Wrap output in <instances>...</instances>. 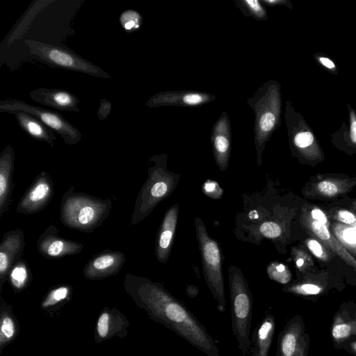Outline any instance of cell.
I'll return each mask as SVG.
<instances>
[{
  "label": "cell",
  "mask_w": 356,
  "mask_h": 356,
  "mask_svg": "<svg viewBox=\"0 0 356 356\" xmlns=\"http://www.w3.org/2000/svg\"><path fill=\"white\" fill-rule=\"evenodd\" d=\"M211 142L216 163L218 168L224 171L227 169L231 152L229 119L225 112L213 125Z\"/></svg>",
  "instance_id": "10"
},
{
  "label": "cell",
  "mask_w": 356,
  "mask_h": 356,
  "mask_svg": "<svg viewBox=\"0 0 356 356\" xmlns=\"http://www.w3.org/2000/svg\"><path fill=\"white\" fill-rule=\"evenodd\" d=\"M284 291L300 295H316L322 291V289L313 284H293L284 289Z\"/></svg>",
  "instance_id": "32"
},
{
  "label": "cell",
  "mask_w": 356,
  "mask_h": 356,
  "mask_svg": "<svg viewBox=\"0 0 356 356\" xmlns=\"http://www.w3.org/2000/svg\"><path fill=\"white\" fill-rule=\"evenodd\" d=\"M305 243L309 251L318 259L323 261H328L330 255L327 247L318 239L308 238Z\"/></svg>",
  "instance_id": "30"
},
{
  "label": "cell",
  "mask_w": 356,
  "mask_h": 356,
  "mask_svg": "<svg viewBox=\"0 0 356 356\" xmlns=\"http://www.w3.org/2000/svg\"><path fill=\"white\" fill-rule=\"evenodd\" d=\"M82 246L79 243L67 241L61 238H47L42 240L38 249L42 254L50 257H60L68 254L79 252Z\"/></svg>",
  "instance_id": "24"
},
{
  "label": "cell",
  "mask_w": 356,
  "mask_h": 356,
  "mask_svg": "<svg viewBox=\"0 0 356 356\" xmlns=\"http://www.w3.org/2000/svg\"><path fill=\"white\" fill-rule=\"evenodd\" d=\"M126 289L136 305L154 321L163 325L207 356H220L205 327L182 301L161 284L137 278Z\"/></svg>",
  "instance_id": "1"
},
{
  "label": "cell",
  "mask_w": 356,
  "mask_h": 356,
  "mask_svg": "<svg viewBox=\"0 0 356 356\" xmlns=\"http://www.w3.org/2000/svg\"><path fill=\"white\" fill-rule=\"evenodd\" d=\"M123 255L102 254L94 259L88 265L86 276L88 278L99 279L111 275L120 268Z\"/></svg>",
  "instance_id": "20"
},
{
  "label": "cell",
  "mask_w": 356,
  "mask_h": 356,
  "mask_svg": "<svg viewBox=\"0 0 356 356\" xmlns=\"http://www.w3.org/2000/svg\"><path fill=\"white\" fill-rule=\"evenodd\" d=\"M20 233L13 234L5 236L0 247V275L1 286H2L3 278L14 260L15 256L19 252L23 243V235Z\"/></svg>",
  "instance_id": "21"
},
{
  "label": "cell",
  "mask_w": 356,
  "mask_h": 356,
  "mask_svg": "<svg viewBox=\"0 0 356 356\" xmlns=\"http://www.w3.org/2000/svg\"><path fill=\"white\" fill-rule=\"evenodd\" d=\"M51 185L47 176H40L19 204L22 212H35L44 207L51 196Z\"/></svg>",
  "instance_id": "17"
},
{
  "label": "cell",
  "mask_w": 356,
  "mask_h": 356,
  "mask_svg": "<svg viewBox=\"0 0 356 356\" xmlns=\"http://www.w3.org/2000/svg\"><path fill=\"white\" fill-rule=\"evenodd\" d=\"M178 204H173L165 213L159 232L156 254L159 261L165 263L170 255L173 243L177 216Z\"/></svg>",
  "instance_id": "16"
},
{
  "label": "cell",
  "mask_w": 356,
  "mask_h": 356,
  "mask_svg": "<svg viewBox=\"0 0 356 356\" xmlns=\"http://www.w3.org/2000/svg\"><path fill=\"white\" fill-rule=\"evenodd\" d=\"M255 115L254 141L257 163L261 164V154L266 143L277 128L281 114L280 84L275 81L266 83L248 100Z\"/></svg>",
  "instance_id": "3"
},
{
  "label": "cell",
  "mask_w": 356,
  "mask_h": 356,
  "mask_svg": "<svg viewBox=\"0 0 356 356\" xmlns=\"http://www.w3.org/2000/svg\"><path fill=\"white\" fill-rule=\"evenodd\" d=\"M293 255L296 268L301 272H305L313 264L311 257L302 250L293 249Z\"/></svg>",
  "instance_id": "33"
},
{
  "label": "cell",
  "mask_w": 356,
  "mask_h": 356,
  "mask_svg": "<svg viewBox=\"0 0 356 356\" xmlns=\"http://www.w3.org/2000/svg\"><path fill=\"white\" fill-rule=\"evenodd\" d=\"M10 280L16 289H22L28 281V271L22 263L16 265L10 273Z\"/></svg>",
  "instance_id": "28"
},
{
  "label": "cell",
  "mask_w": 356,
  "mask_h": 356,
  "mask_svg": "<svg viewBox=\"0 0 356 356\" xmlns=\"http://www.w3.org/2000/svg\"><path fill=\"white\" fill-rule=\"evenodd\" d=\"M317 58L318 62L324 67L327 68L332 72H335L337 67L331 59L325 56H318Z\"/></svg>",
  "instance_id": "40"
},
{
  "label": "cell",
  "mask_w": 356,
  "mask_h": 356,
  "mask_svg": "<svg viewBox=\"0 0 356 356\" xmlns=\"http://www.w3.org/2000/svg\"><path fill=\"white\" fill-rule=\"evenodd\" d=\"M275 326L274 316L266 312L262 321L257 325L252 334L248 356H268Z\"/></svg>",
  "instance_id": "15"
},
{
  "label": "cell",
  "mask_w": 356,
  "mask_h": 356,
  "mask_svg": "<svg viewBox=\"0 0 356 356\" xmlns=\"http://www.w3.org/2000/svg\"><path fill=\"white\" fill-rule=\"evenodd\" d=\"M70 293L67 286H60L52 290L42 303V308L46 309L54 306L67 298Z\"/></svg>",
  "instance_id": "29"
},
{
  "label": "cell",
  "mask_w": 356,
  "mask_h": 356,
  "mask_svg": "<svg viewBox=\"0 0 356 356\" xmlns=\"http://www.w3.org/2000/svg\"><path fill=\"white\" fill-rule=\"evenodd\" d=\"M286 122L291 145L302 158L309 161H321L323 154L312 129L302 117L287 102Z\"/></svg>",
  "instance_id": "7"
},
{
  "label": "cell",
  "mask_w": 356,
  "mask_h": 356,
  "mask_svg": "<svg viewBox=\"0 0 356 356\" xmlns=\"http://www.w3.org/2000/svg\"><path fill=\"white\" fill-rule=\"evenodd\" d=\"M129 321L115 309L105 307L99 316L95 341L98 343L113 337H124L127 334Z\"/></svg>",
  "instance_id": "13"
},
{
  "label": "cell",
  "mask_w": 356,
  "mask_h": 356,
  "mask_svg": "<svg viewBox=\"0 0 356 356\" xmlns=\"http://www.w3.org/2000/svg\"><path fill=\"white\" fill-rule=\"evenodd\" d=\"M302 219L303 225L313 236L356 270V259L332 234L327 226L312 219L303 212Z\"/></svg>",
  "instance_id": "12"
},
{
  "label": "cell",
  "mask_w": 356,
  "mask_h": 356,
  "mask_svg": "<svg viewBox=\"0 0 356 356\" xmlns=\"http://www.w3.org/2000/svg\"><path fill=\"white\" fill-rule=\"evenodd\" d=\"M120 23L127 32L131 33L140 29L143 17L136 10H127L120 15Z\"/></svg>",
  "instance_id": "25"
},
{
  "label": "cell",
  "mask_w": 356,
  "mask_h": 356,
  "mask_svg": "<svg viewBox=\"0 0 356 356\" xmlns=\"http://www.w3.org/2000/svg\"><path fill=\"white\" fill-rule=\"evenodd\" d=\"M352 208L356 210V201H355L352 204Z\"/></svg>",
  "instance_id": "43"
},
{
  "label": "cell",
  "mask_w": 356,
  "mask_h": 356,
  "mask_svg": "<svg viewBox=\"0 0 356 356\" xmlns=\"http://www.w3.org/2000/svg\"><path fill=\"white\" fill-rule=\"evenodd\" d=\"M356 184V179L325 177L314 181L305 195L310 198H335L349 192Z\"/></svg>",
  "instance_id": "14"
},
{
  "label": "cell",
  "mask_w": 356,
  "mask_h": 356,
  "mask_svg": "<svg viewBox=\"0 0 356 356\" xmlns=\"http://www.w3.org/2000/svg\"><path fill=\"white\" fill-rule=\"evenodd\" d=\"M0 351L17 337L19 325L12 307L3 300L1 303Z\"/></svg>",
  "instance_id": "22"
},
{
  "label": "cell",
  "mask_w": 356,
  "mask_h": 356,
  "mask_svg": "<svg viewBox=\"0 0 356 356\" xmlns=\"http://www.w3.org/2000/svg\"><path fill=\"white\" fill-rule=\"evenodd\" d=\"M24 111L33 115L46 126L60 135L68 145H75L81 138L79 129L58 112L44 109L19 99H6L0 102V112L11 113Z\"/></svg>",
  "instance_id": "6"
},
{
  "label": "cell",
  "mask_w": 356,
  "mask_h": 356,
  "mask_svg": "<svg viewBox=\"0 0 356 356\" xmlns=\"http://www.w3.org/2000/svg\"><path fill=\"white\" fill-rule=\"evenodd\" d=\"M215 99L211 94L196 92H161L151 97L145 105L149 108L163 106H196Z\"/></svg>",
  "instance_id": "11"
},
{
  "label": "cell",
  "mask_w": 356,
  "mask_h": 356,
  "mask_svg": "<svg viewBox=\"0 0 356 356\" xmlns=\"http://www.w3.org/2000/svg\"><path fill=\"white\" fill-rule=\"evenodd\" d=\"M352 326L346 323H336L332 327V337L336 340H341L348 337L352 332Z\"/></svg>",
  "instance_id": "37"
},
{
  "label": "cell",
  "mask_w": 356,
  "mask_h": 356,
  "mask_svg": "<svg viewBox=\"0 0 356 356\" xmlns=\"http://www.w3.org/2000/svg\"><path fill=\"white\" fill-rule=\"evenodd\" d=\"M261 2L265 3L268 6H275L276 4H284V3H288L286 1H280V0H276V1L262 0Z\"/></svg>",
  "instance_id": "42"
},
{
  "label": "cell",
  "mask_w": 356,
  "mask_h": 356,
  "mask_svg": "<svg viewBox=\"0 0 356 356\" xmlns=\"http://www.w3.org/2000/svg\"><path fill=\"white\" fill-rule=\"evenodd\" d=\"M195 226L203 275L209 289L217 301L218 310L223 312L226 307V300L220 245L209 235L205 225L200 217L195 218Z\"/></svg>",
  "instance_id": "4"
},
{
  "label": "cell",
  "mask_w": 356,
  "mask_h": 356,
  "mask_svg": "<svg viewBox=\"0 0 356 356\" xmlns=\"http://www.w3.org/2000/svg\"><path fill=\"white\" fill-rule=\"evenodd\" d=\"M334 218L342 223L348 225H356V216L351 211L346 209H339L334 214Z\"/></svg>",
  "instance_id": "38"
},
{
  "label": "cell",
  "mask_w": 356,
  "mask_h": 356,
  "mask_svg": "<svg viewBox=\"0 0 356 356\" xmlns=\"http://www.w3.org/2000/svg\"><path fill=\"white\" fill-rule=\"evenodd\" d=\"M260 233L266 238H274L280 236L282 229L280 226L273 222H266L259 227Z\"/></svg>",
  "instance_id": "34"
},
{
  "label": "cell",
  "mask_w": 356,
  "mask_h": 356,
  "mask_svg": "<svg viewBox=\"0 0 356 356\" xmlns=\"http://www.w3.org/2000/svg\"><path fill=\"white\" fill-rule=\"evenodd\" d=\"M14 152L7 145L0 156V216L6 210L11 192L12 172L13 170Z\"/></svg>",
  "instance_id": "19"
},
{
  "label": "cell",
  "mask_w": 356,
  "mask_h": 356,
  "mask_svg": "<svg viewBox=\"0 0 356 356\" xmlns=\"http://www.w3.org/2000/svg\"><path fill=\"white\" fill-rule=\"evenodd\" d=\"M35 102L60 111L80 112V102L72 92L63 89L39 88L29 92Z\"/></svg>",
  "instance_id": "9"
},
{
  "label": "cell",
  "mask_w": 356,
  "mask_h": 356,
  "mask_svg": "<svg viewBox=\"0 0 356 356\" xmlns=\"http://www.w3.org/2000/svg\"><path fill=\"white\" fill-rule=\"evenodd\" d=\"M24 44L33 58L50 67L62 68L98 78H111L100 67L65 46L54 45L33 40H25Z\"/></svg>",
  "instance_id": "5"
},
{
  "label": "cell",
  "mask_w": 356,
  "mask_h": 356,
  "mask_svg": "<svg viewBox=\"0 0 356 356\" xmlns=\"http://www.w3.org/2000/svg\"><path fill=\"white\" fill-rule=\"evenodd\" d=\"M267 273L270 280L282 284L289 282L291 278L290 270L282 263H270L267 267Z\"/></svg>",
  "instance_id": "26"
},
{
  "label": "cell",
  "mask_w": 356,
  "mask_h": 356,
  "mask_svg": "<svg viewBox=\"0 0 356 356\" xmlns=\"http://www.w3.org/2000/svg\"><path fill=\"white\" fill-rule=\"evenodd\" d=\"M302 212L312 219L321 222L328 227L329 222L326 214L318 207L305 206L302 208Z\"/></svg>",
  "instance_id": "36"
},
{
  "label": "cell",
  "mask_w": 356,
  "mask_h": 356,
  "mask_svg": "<svg viewBox=\"0 0 356 356\" xmlns=\"http://www.w3.org/2000/svg\"><path fill=\"white\" fill-rule=\"evenodd\" d=\"M199 289L194 285H188L186 288V293L188 297L194 298L198 294Z\"/></svg>",
  "instance_id": "41"
},
{
  "label": "cell",
  "mask_w": 356,
  "mask_h": 356,
  "mask_svg": "<svg viewBox=\"0 0 356 356\" xmlns=\"http://www.w3.org/2000/svg\"><path fill=\"white\" fill-rule=\"evenodd\" d=\"M228 280L232 331L241 355L245 356L251 346L250 332L253 314V298L248 283L238 268L232 266L228 268Z\"/></svg>",
  "instance_id": "2"
},
{
  "label": "cell",
  "mask_w": 356,
  "mask_h": 356,
  "mask_svg": "<svg viewBox=\"0 0 356 356\" xmlns=\"http://www.w3.org/2000/svg\"><path fill=\"white\" fill-rule=\"evenodd\" d=\"M203 193L211 198L219 199L222 195V190L216 181L208 179L202 186Z\"/></svg>",
  "instance_id": "35"
},
{
  "label": "cell",
  "mask_w": 356,
  "mask_h": 356,
  "mask_svg": "<svg viewBox=\"0 0 356 356\" xmlns=\"http://www.w3.org/2000/svg\"><path fill=\"white\" fill-rule=\"evenodd\" d=\"M306 339L300 321L291 319L279 334L275 356H306Z\"/></svg>",
  "instance_id": "8"
},
{
  "label": "cell",
  "mask_w": 356,
  "mask_h": 356,
  "mask_svg": "<svg viewBox=\"0 0 356 356\" xmlns=\"http://www.w3.org/2000/svg\"><path fill=\"white\" fill-rule=\"evenodd\" d=\"M14 114L20 128L33 139L44 141L53 146L56 139L55 132L32 114L15 111Z\"/></svg>",
  "instance_id": "18"
},
{
  "label": "cell",
  "mask_w": 356,
  "mask_h": 356,
  "mask_svg": "<svg viewBox=\"0 0 356 356\" xmlns=\"http://www.w3.org/2000/svg\"><path fill=\"white\" fill-rule=\"evenodd\" d=\"M111 102L105 98L102 99L97 113L98 119L101 121L106 120L111 112Z\"/></svg>",
  "instance_id": "39"
},
{
  "label": "cell",
  "mask_w": 356,
  "mask_h": 356,
  "mask_svg": "<svg viewBox=\"0 0 356 356\" xmlns=\"http://www.w3.org/2000/svg\"><path fill=\"white\" fill-rule=\"evenodd\" d=\"M69 204V211H72V219L74 225L81 227H88L95 225L99 217L100 204L88 202L83 199V203Z\"/></svg>",
  "instance_id": "23"
},
{
  "label": "cell",
  "mask_w": 356,
  "mask_h": 356,
  "mask_svg": "<svg viewBox=\"0 0 356 356\" xmlns=\"http://www.w3.org/2000/svg\"><path fill=\"white\" fill-rule=\"evenodd\" d=\"M241 3L242 7H239L242 11L246 10L248 15H251L257 19H266V12L265 8L261 6L259 1L257 0H244L237 1Z\"/></svg>",
  "instance_id": "27"
},
{
  "label": "cell",
  "mask_w": 356,
  "mask_h": 356,
  "mask_svg": "<svg viewBox=\"0 0 356 356\" xmlns=\"http://www.w3.org/2000/svg\"><path fill=\"white\" fill-rule=\"evenodd\" d=\"M349 128L343 129V137L350 145L356 149V111L348 105Z\"/></svg>",
  "instance_id": "31"
}]
</instances>
